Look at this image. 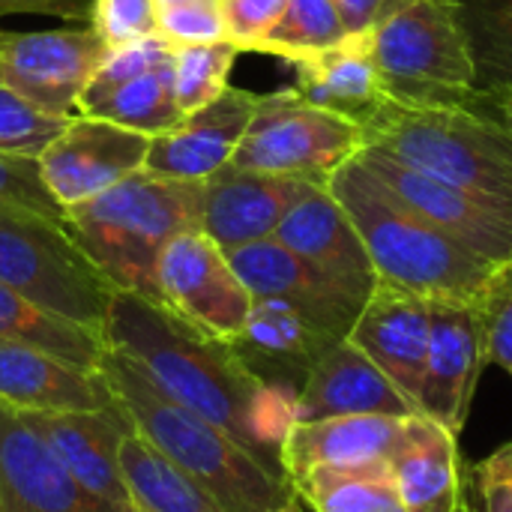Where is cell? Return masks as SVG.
<instances>
[{
    "label": "cell",
    "mask_w": 512,
    "mask_h": 512,
    "mask_svg": "<svg viewBox=\"0 0 512 512\" xmlns=\"http://www.w3.org/2000/svg\"><path fill=\"white\" fill-rule=\"evenodd\" d=\"M357 159L372 171V177L411 213L426 219L432 228L480 255L495 267L512 264V216L420 171L375 144H363Z\"/></svg>",
    "instance_id": "cell-10"
},
{
    "label": "cell",
    "mask_w": 512,
    "mask_h": 512,
    "mask_svg": "<svg viewBox=\"0 0 512 512\" xmlns=\"http://www.w3.org/2000/svg\"><path fill=\"white\" fill-rule=\"evenodd\" d=\"M498 456H504V459H510L512 462V441L507 444V447H501V450H498Z\"/></svg>",
    "instance_id": "cell-45"
},
{
    "label": "cell",
    "mask_w": 512,
    "mask_h": 512,
    "mask_svg": "<svg viewBox=\"0 0 512 512\" xmlns=\"http://www.w3.org/2000/svg\"><path fill=\"white\" fill-rule=\"evenodd\" d=\"M0 512H120L93 498L15 408L0 402Z\"/></svg>",
    "instance_id": "cell-17"
},
{
    "label": "cell",
    "mask_w": 512,
    "mask_h": 512,
    "mask_svg": "<svg viewBox=\"0 0 512 512\" xmlns=\"http://www.w3.org/2000/svg\"><path fill=\"white\" fill-rule=\"evenodd\" d=\"M99 375L144 435L165 459L186 471L225 512H282L297 504L291 480L240 447L228 432L165 396L126 354H102Z\"/></svg>",
    "instance_id": "cell-2"
},
{
    "label": "cell",
    "mask_w": 512,
    "mask_h": 512,
    "mask_svg": "<svg viewBox=\"0 0 512 512\" xmlns=\"http://www.w3.org/2000/svg\"><path fill=\"white\" fill-rule=\"evenodd\" d=\"M225 18V39L240 51H255L273 30L288 0H219Z\"/></svg>",
    "instance_id": "cell-39"
},
{
    "label": "cell",
    "mask_w": 512,
    "mask_h": 512,
    "mask_svg": "<svg viewBox=\"0 0 512 512\" xmlns=\"http://www.w3.org/2000/svg\"><path fill=\"white\" fill-rule=\"evenodd\" d=\"M0 402L15 411H105L114 396L105 378L48 351L0 339Z\"/></svg>",
    "instance_id": "cell-24"
},
{
    "label": "cell",
    "mask_w": 512,
    "mask_h": 512,
    "mask_svg": "<svg viewBox=\"0 0 512 512\" xmlns=\"http://www.w3.org/2000/svg\"><path fill=\"white\" fill-rule=\"evenodd\" d=\"M348 36H369L402 0H333Z\"/></svg>",
    "instance_id": "cell-41"
},
{
    "label": "cell",
    "mask_w": 512,
    "mask_h": 512,
    "mask_svg": "<svg viewBox=\"0 0 512 512\" xmlns=\"http://www.w3.org/2000/svg\"><path fill=\"white\" fill-rule=\"evenodd\" d=\"M486 105H492V108H495V111H498V114H501V117H504V120H507V123L512 126V99H501V102H486Z\"/></svg>",
    "instance_id": "cell-44"
},
{
    "label": "cell",
    "mask_w": 512,
    "mask_h": 512,
    "mask_svg": "<svg viewBox=\"0 0 512 512\" xmlns=\"http://www.w3.org/2000/svg\"><path fill=\"white\" fill-rule=\"evenodd\" d=\"M309 189H315V183L228 162L201 180V231L222 252L267 240Z\"/></svg>",
    "instance_id": "cell-16"
},
{
    "label": "cell",
    "mask_w": 512,
    "mask_h": 512,
    "mask_svg": "<svg viewBox=\"0 0 512 512\" xmlns=\"http://www.w3.org/2000/svg\"><path fill=\"white\" fill-rule=\"evenodd\" d=\"M228 264L246 285V291L255 297H276L309 318H315L321 327H327L333 336L348 339L366 297L354 294L288 246H282L276 237L255 240L237 249L225 252Z\"/></svg>",
    "instance_id": "cell-13"
},
{
    "label": "cell",
    "mask_w": 512,
    "mask_h": 512,
    "mask_svg": "<svg viewBox=\"0 0 512 512\" xmlns=\"http://www.w3.org/2000/svg\"><path fill=\"white\" fill-rule=\"evenodd\" d=\"M105 342L138 363L165 396L282 471L279 453L294 423L297 393L258 378L234 345L195 330L162 303L132 291L114 294Z\"/></svg>",
    "instance_id": "cell-1"
},
{
    "label": "cell",
    "mask_w": 512,
    "mask_h": 512,
    "mask_svg": "<svg viewBox=\"0 0 512 512\" xmlns=\"http://www.w3.org/2000/svg\"><path fill=\"white\" fill-rule=\"evenodd\" d=\"M0 339L48 351L78 369L96 372L108 351L105 333L66 321L0 282Z\"/></svg>",
    "instance_id": "cell-29"
},
{
    "label": "cell",
    "mask_w": 512,
    "mask_h": 512,
    "mask_svg": "<svg viewBox=\"0 0 512 512\" xmlns=\"http://www.w3.org/2000/svg\"><path fill=\"white\" fill-rule=\"evenodd\" d=\"M465 30L480 102L512 99V0H453Z\"/></svg>",
    "instance_id": "cell-30"
},
{
    "label": "cell",
    "mask_w": 512,
    "mask_h": 512,
    "mask_svg": "<svg viewBox=\"0 0 512 512\" xmlns=\"http://www.w3.org/2000/svg\"><path fill=\"white\" fill-rule=\"evenodd\" d=\"M93 0H0V18L6 15H51L63 21H87Z\"/></svg>",
    "instance_id": "cell-42"
},
{
    "label": "cell",
    "mask_w": 512,
    "mask_h": 512,
    "mask_svg": "<svg viewBox=\"0 0 512 512\" xmlns=\"http://www.w3.org/2000/svg\"><path fill=\"white\" fill-rule=\"evenodd\" d=\"M450 512H512V492L492 459L462 468L459 495Z\"/></svg>",
    "instance_id": "cell-40"
},
{
    "label": "cell",
    "mask_w": 512,
    "mask_h": 512,
    "mask_svg": "<svg viewBox=\"0 0 512 512\" xmlns=\"http://www.w3.org/2000/svg\"><path fill=\"white\" fill-rule=\"evenodd\" d=\"M159 6H165V3H183V0H156Z\"/></svg>",
    "instance_id": "cell-47"
},
{
    "label": "cell",
    "mask_w": 512,
    "mask_h": 512,
    "mask_svg": "<svg viewBox=\"0 0 512 512\" xmlns=\"http://www.w3.org/2000/svg\"><path fill=\"white\" fill-rule=\"evenodd\" d=\"M21 420L45 438L63 468L93 498L114 510L132 512L129 495L120 477V438L132 426L126 411L117 405L105 411H18Z\"/></svg>",
    "instance_id": "cell-18"
},
{
    "label": "cell",
    "mask_w": 512,
    "mask_h": 512,
    "mask_svg": "<svg viewBox=\"0 0 512 512\" xmlns=\"http://www.w3.org/2000/svg\"><path fill=\"white\" fill-rule=\"evenodd\" d=\"M108 45L87 27L0 30V78L36 108L78 117V96L105 60Z\"/></svg>",
    "instance_id": "cell-11"
},
{
    "label": "cell",
    "mask_w": 512,
    "mask_h": 512,
    "mask_svg": "<svg viewBox=\"0 0 512 512\" xmlns=\"http://www.w3.org/2000/svg\"><path fill=\"white\" fill-rule=\"evenodd\" d=\"M345 36L348 33L333 0H288L285 12L255 51L294 63L339 45Z\"/></svg>",
    "instance_id": "cell-32"
},
{
    "label": "cell",
    "mask_w": 512,
    "mask_h": 512,
    "mask_svg": "<svg viewBox=\"0 0 512 512\" xmlns=\"http://www.w3.org/2000/svg\"><path fill=\"white\" fill-rule=\"evenodd\" d=\"M63 228L117 291L159 303L156 261L165 243L201 228V183L135 171L117 186L66 207Z\"/></svg>",
    "instance_id": "cell-4"
},
{
    "label": "cell",
    "mask_w": 512,
    "mask_h": 512,
    "mask_svg": "<svg viewBox=\"0 0 512 512\" xmlns=\"http://www.w3.org/2000/svg\"><path fill=\"white\" fill-rule=\"evenodd\" d=\"M240 48L225 42L174 45V96L180 114H192L210 105L225 87Z\"/></svg>",
    "instance_id": "cell-33"
},
{
    "label": "cell",
    "mask_w": 512,
    "mask_h": 512,
    "mask_svg": "<svg viewBox=\"0 0 512 512\" xmlns=\"http://www.w3.org/2000/svg\"><path fill=\"white\" fill-rule=\"evenodd\" d=\"M282 512H303V510H300V501H297L294 507H288V510H282Z\"/></svg>",
    "instance_id": "cell-46"
},
{
    "label": "cell",
    "mask_w": 512,
    "mask_h": 512,
    "mask_svg": "<svg viewBox=\"0 0 512 512\" xmlns=\"http://www.w3.org/2000/svg\"><path fill=\"white\" fill-rule=\"evenodd\" d=\"M486 366L480 306L432 303L429 357L420 390V414L462 435L480 372Z\"/></svg>",
    "instance_id": "cell-15"
},
{
    "label": "cell",
    "mask_w": 512,
    "mask_h": 512,
    "mask_svg": "<svg viewBox=\"0 0 512 512\" xmlns=\"http://www.w3.org/2000/svg\"><path fill=\"white\" fill-rule=\"evenodd\" d=\"M327 189L351 216L381 282L414 291L429 303H483L489 282L501 267L468 252L411 213L357 156L333 171Z\"/></svg>",
    "instance_id": "cell-3"
},
{
    "label": "cell",
    "mask_w": 512,
    "mask_h": 512,
    "mask_svg": "<svg viewBox=\"0 0 512 512\" xmlns=\"http://www.w3.org/2000/svg\"><path fill=\"white\" fill-rule=\"evenodd\" d=\"M366 144L512 216V126L486 102L471 108H399L387 102Z\"/></svg>",
    "instance_id": "cell-5"
},
{
    "label": "cell",
    "mask_w": 512,
    "mask_h": 512,
    "mask_svg": "<svg viewBox=\"0 0 512 512\" xmlns=\"http://www.w3.org/2000/svg\"><path fill=\"white\" fill-rule=\"evenodd\" d=\"M363 126L306 102L294 87L264 93L231 156V165L327 186L333 171L360 153Z\"/></svg>",
    "instance_id": "cell-8"
},
{
    "label": "cell",
    "mask_w": 512,
    "mask_h": 512,
    "mask_svg": "<svg viewBox=\"0 0 512 512\" xmlns=\"http://www.w3.org/2000/svg\"><path fill=\"white\" fill-rule=\"evenodd\" d=\"M120 477L132 512H225L135 426L120 438Z\"/></svg>",
    "instance_id": "cell-27"
},
{
    "label": "cell",
    "mask_w": 512,
    "mask_h": 512,
    "mask_svg": "<svg viewBox=\"0 0 512 512\" xmlns=\"http://www.w3.org/2000/svg\"><path fill=\"white\" fill-rule=\"evenodd\" d=\"M486 363L501 366L512 378V264L501 267L480 303Z\"/></svg>",
    "instance_id": "cell-38"
},
{
    "label": "cell",
    "mask_w": 512,
    "mask_h": 512,
    "mask_svg": "<svg viewBox=\"0 0 512 512\" xmlns=\"http://www.w3.org/2000/svg\"><path fill=\"white\" fill-rule=\"evenodd\" d=\"M87 24L102 36L108 48L159 33L156 0H93Z\"/></svg>",
    "instance_id": "cell-35"
},
{
    "label": "cell",
    "mask_w": 512,
    "mask_h": 512,
    "mask_svg": "<svg viewBox=\"0 0 512 512\" xmlns=\"http://www.w3.org/2000/svg\"><path fill=\"white\" fill-rule=\"evenodd\" d=\"M357 414L414 417L420 411L360 348L345 339L333 345L303 378L294 396V423Z\"/></svg>",
    "instance_id": "cell-20"
},
{
    "label": "cell",
    "mask_w": 512,
    "mask_h": 512,
    "mask_svg": "<svg viewBox=\"0 0 512 512\" xmlns=\"http://www.w3.org/2000/svg\"><path fill=\"white\" fill-rule=\"evenodd\" d=\"M258 93L225 87L210 105L186 114L174 129L153 135L144 171L165 180H207L225 168L252 120Z\"/></svg>",
    "instance_id": "cell-19"
},
{
    "label": "cell",
    "mask_w": 512,
    "mask_h": 512,
    "mask_svg": "<svg viewBox=\"0 0 512 512\" xmlns=\"http://www.w3.org/2000/svg\"><path fill=\"white\" fill-rule=\"evenodd\" d=\"M66 123V117L36 108L0 78V153L39 159V153L66 129Z\"/></svg>",
    "instance_id": "cell-34"
},
{
    "label": "cell",
    "mask_w": 512,
    "mask_h": 512,
    "mask_svg": "<svg viewBox=\"0 0 512 512\" xmlns=\"http://www.w3.org/2000/svg\"><path fill=\"white\" fill-rule=\"evenodd\" d=\"M147 150L150 135L78 114L39 153V174L66 210L141 171Z\"/></svg>",
    "instance_id": "cell-12"
},
{
    "label": "cell",
    "mask_w": 512,
    "mask_h": 512,
    "mask_svg": "<svg viewBox=\"0 0 512 512\" xmlns=\"http://www.w3.org/2000/svg\"><path fill=\"white\" fill-rule=\"evenodd\" d=\"M432 303L390 282H375L348 342L360 348L420 411V390L429 357Z\"/></svg>",
    "instance_id": "cell-14"
},
{
    "label": "cell",
    "mask_w": 512,
    "mask_h": 512,
    "mask_svg": "<svg viewBox=\"0 0 512 512\" xmlns=\"http://www.w3.org/2000/svg\"><path fill=\"white\" fill-rule=\"evenodd\" d=\"M291 66L294 90L306 102L342 114L360 126H366L387 105L369 54V36H345L339 45L300 57Z\"/></svg>",
    "instance_id": "cell-26"
},
{
    "label": "cell",
    "mask_w": 512,
    "mask_h": 512,
    "mask_svg": "<svg viewBox=\"0 0 512 512\" xmlns=\"http://www.w3.org/2000/svg\"><path fill=\"white\" fill-rule=\"evenodd\" d=\"M78 114L108 120L150 138L174 129L183 120L174 96V60L144 75L126 78L120 84L102 90H84L78 96Z\"/></svg>",
    "instance_id": "cell-28"
},
{
    "label": "cell",
    "mask_w": 512,
    "mask_h": 512,
    "mask_svg": "<svg viewBox=\"0 0 512 512\" xmlns=\"http://www.w3.org/2000/svg\"><path fill=\"white\" fill-rule=\"evenodd\" d=\"M291 486L309 512H408L390 468L309 471L294 477Z\"/></svg>",
    "instance_id": "cell-31"
},
{
    "label": "cell",
    "mask_w": 512,
    "mask_h": 512,
    "mask_svg": "<svg viewBox=\"0 0 512 512\" xmlns=\"http://www.w3.org/2000/svg\"><path fill=\"white\" fill-rule=\"evenodd\" d=\"M282 246L342 282L360 297H369L378 276L372 258L345 213V207L333 198L327 186L309 189L282 219L273 234Z\"/></svg>",
    "instance_id": "cell-23"
},
{
    "label": "cell",
    "mask_w": 512,
    "mask_h": 512,
    "mask_svg": "<svg viewBox=\"0 0 512 512\" xmlns=\"http://www.w3.org/2000/svg\"><path fill=\"white\" fill-rule=\"evenodd\" d=\"M345 339L333 336L315 318L276 297H255L243 333L231 342L243 363L267 384H303L309 369Z\"/></svg>",
    "instance_id": "cell-22"
},
{
    "label": "cell",
    "mask_w": 512,
    "mask_h": 512,
    "mask_svg": "<svg viewBox=\"0 0 512 512\" xmlns=\"http://www.w3.org/2000/svg\"><path fill=\"white\" fill-rule=\"evenodd\" d=\"M387 468L408 512H450L465 468L459 435L426 414H414L405 420L402 441Z\"/></svg>",
    "instance_id": "cell-25"
},
{
    "label": "cell",
    "mask_w": 512,
    "mask_h": 512,
    "mask_svg": "<svg viewBox=\"0 0 512 512\" xmlns=\"http://www.w3.org/2000/svg\"><path fill=\"white\" fill-rule=\"evenodd\" d=\"M156 288L165 309L228 345L243 333L252 309V294L201 228L165 243L156 261Z\"/></svg>",
    "instance_id": "cell-9"
},
{
    "label": "cell",
    "mask_w": 512,
    "mask_h": 512,
    "mask_svg": "<svg viewBox=\"0 0 512 512\" xmlns=\"http://www.w3.org/2000/svg\"><path fill=\"white\" fill-rule=\"evenodd\" d=\"M0 207L30 210L63 222V207L48 192L39 174V159L0 153Z\"/></svg>",
    "instance_id": "cell-36"
},
{
    "label": "cell",
    "mask_w": 512,
    "mask_h": 512,
    "mask_svg": "<svg viewBox=\"0 0 512 512\" xmlns=\"http://www.w3.org/2000/svg\"><path fill=\"white\" fill-rule=\"evenodd\" d=\"M159 36L171 45L225 42V18L219 0H183L159 6Z\"/></svg>",
    "instance_id": "cell-37"
},
{
    "label": "cell",
    "mask_w": 512,
    "mask_h": 512,
    "mask_svg": "<svg viewBox=\"0 0 512 512\" xmlns=\"http://www.w3.org/2000/svg\"><path fill=\"white\" fill-rule=\"evenodd\" d=\"M408 417H327L291 423L282 441V471L288 480L309 471H369L387 468L402 441Z\"/></svg>",
    "instance_id": "cell-21"
},
{
    "label": "cell",
    "mask_w": 512,
    "mask_h": 512,
    "mask_svg": "<svg viewBox=\"0 0 512 512\" xmlns=\"http://www.w3.org/2000/svg\"><path fill=\"white\" fill-rule=\"evenodd\" d=\"M369 54L387 102L399 108H471L480 102L453 0H402L369 33Z\"/></svg>",
    "instance_id": "cell-6"
},
{
    "label": "cell",
    "mask_w": 512,
    "mask_h": 512,
    "mask_svg": "<svg viewBox=\"0 0 512 512\" xmlns=\"http://www.w3.org/2000/svg\"><path fill=\"white\" fill-rule=\"evenodd\" d=\"M0 282L96 333L117 294L60 219L15 207H0Z\"/></svg>",
    "instance_id": "cell-7"
},
{
    "label": "cell",
    "mask_w": 512,
    "mask_h": 512,
    "mask_svg": "<svg viewBox=\"0 0 512 512\" xmlns=\"http://www.w3.org/2000/svg\"><path fill=\"white\" fill-rule=\"evenodd\" d=\"M489 459H492V462H495V468L504 474V480H507V486H510V492H512V462L510 459H504V456H498V453H495V456H489Z\"/></svg>",
    "instance_id": "cell-43"
}]
</instances>
